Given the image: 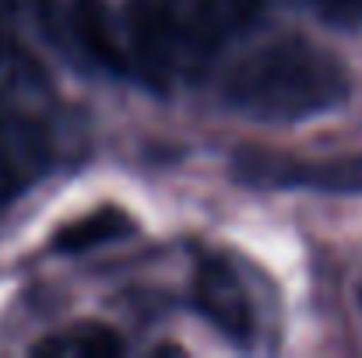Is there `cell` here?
I'll return each instance as SVG.
<instances>
[{
  "mask_svg": "<svg viewBox=\"0 0 362 358\" xmlns=\"http://www.w3.org/2000/svg\"><path fill=\"white\" fill-rule=\"evenodd\" d=\"M226 99L243 117L296 123L349 99V71L327 49L288 35L243 56L226 81Z\"/></svg>",
  "mask_w": 362,
  "mask_h": 358,
  "instance_id": "obj_1",
  "label": "cell"
},
{
  "mask_svg": "<svg viewBox=\"0 0 362 358\" xmlns=\"http://www.w3.org/2000/svg\"><path fill=\"white\" fill-rule=\"evenodd\" d=\"M130 67L155 88L165 85L173 64L180 56L183 39V14L176 0H130Z\"/></svg>",
  "mask_w": 362,
  "mask_h": 358,
  "instance_id": "obj_2",
  "label": "cell"
},
{
  "mask_svg": "<svg viewBox=\"0 0 362 358\" xmlns=\"http://www.w3.org/2000/svg\"><path fill=\"white\" fill-rule=\"evenodd\" d=\"M243 179L253 183H278V186H313L327 193H359L362 190V158H334L303 165L296 158H274L267 151L240 155Z\"/></svg>",
  "mask_w": 362,
  "mask_h": 358,
  "instance_id": "obj_3",
  "label": "cell"
},
{
  "mask_svg": "<svg viewBox=\"0 0 362 358\" xmlns=\"http://www.w3.org/2000/svg\"><path fill=\"white\" fill-rule=\"evenodd\" d=\"M194 306L201 309V316H208L236 345H246L253 338L250 299H246L240 278L233 274V267L226 260H218V256L201 260V267L194 274Z\"/></svg>",
  "mask_w": 362,
  "mask_h": 358,
  "instance_id": "obj_4",
  "label": "cell"
},
{
  "mask_svg": "<svg viewBox=\"0 0 362 358\" xmlns=\"http://www.w3.org/2000/svg\"><path fill=\"white\" fill-rule=\"evenodd\" d=\"M46 162V141L28 119H0V193L25 186Z\"/></svg>",
  "mask_w": 362,
  "mask_h": 358,
  "instance_id": "obj_5",
  "label": "cell"
},
{
  "mask_svg": "<svg viewBox=\"0 0 362 358\" xmlns=\"http://www.w3.org/2000/svg\"><path fill=\"white\" fill-rule=\"evenodd\" d=\"M74 32L81 49L103 64L106 71L127 74L130 71V53L120 46L117 28H113V11L106 0H78L74 4Z\"/></svg>",
  "mask_w": 362,
  "mask_h": 358,
  "instance_id": "obj_6",
  "label": "cell"
},
{
  "mask_svg": "<svg viewBox=\"0 0 362 358\" xmlns=\"http://www.w3.org/2000/svg\"><path fill=\"white\" fill-rule=\"evenodd\" d=\"M264 0H197L190 14H183L187 46H215L229 32L246 25Z\"/></svg>",
  "mask_w": 362,
  "mask_h": 358,
  "instance_id": "obj_7",
  "label": "cell"
},
{
  "mask_svg": "<svg viewBox=\"0 0 362 358\" xmlns=\"http://www.w3.org/2000/svg\"><path fill=\"white\" fill-rule=\"evenodd\" d=\"M130 232H134V222H130L127 211H120V208H99V211L78 218L74 225L60 229L57 239H53V246L60 253H85L92 246H103L110 239L130 236Z\"/></svg>",
  "mask_w": 362,
  "mask_h": 358,
  "instance_id": "obj_8",
  "label": "cell"
},
{
  "mask_svg": "<svg viewBox=\"0 0 362 358\" xmlns=\"http://www.w3.org/2000/svg\"><path fill=\"white\" fill-rule=\"evenodd\" d=\"M35 355H85V358H106V355H120L123 341L103 323H85V327H74L67 334H57V338H46L32 348Z\"/></svg>",
  "mask_w": 362,
  "mask_h": 358,
  "instance_id": "obj_9",
  "label": "cell"
},
{
  "mask_svg": "<svg viewBox=\"0 0 362 358\" xmlns=\"http://www.w3.org/2000/svg\"><path fill=\"white\" fill-rule=\"evenodd\" d=\"M306 4L334 28H356L362 21V0H306Z\"/></svg>",
  "mask_w": 362,
  "mask_h": 358,
  "instance_id": "obj_10",
  "label": "cell"
},
{
  "mask_svg": "<svg viewBox=\"0 0 362 358\" xmlns=\"http://www.w3.org/2000/svg\"><path fill=\"white\" fill-rule=\"evenodd\" d=\"M155 355H183V348H176V345H162V348H155Z\"/></svg>",
  "mask_w": 362,
  "mask_h": 358,
  "instance_id": "obj_11",
  "label": "cell"
}]
</instances>
